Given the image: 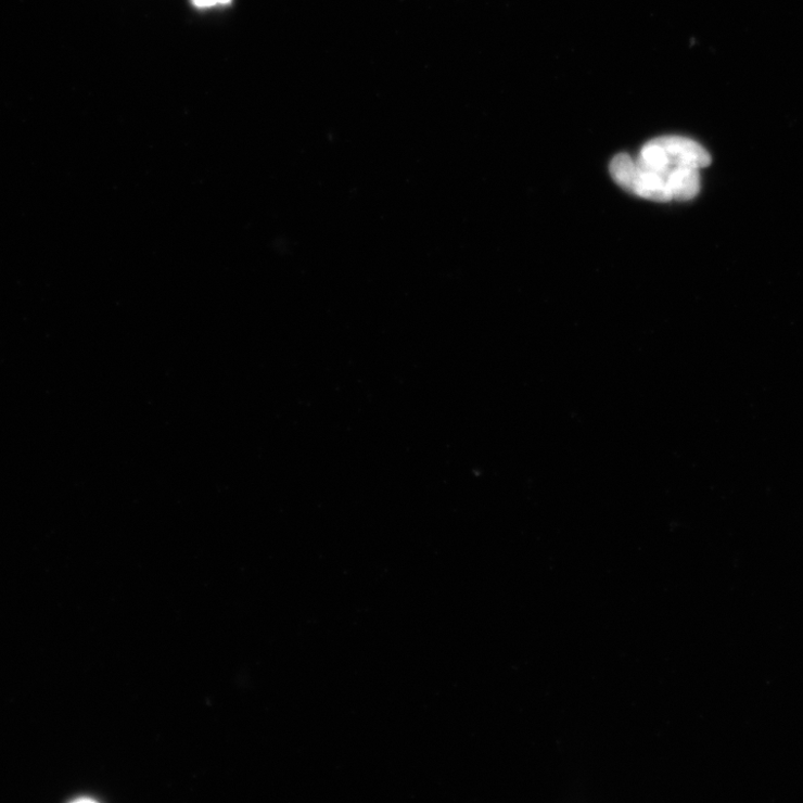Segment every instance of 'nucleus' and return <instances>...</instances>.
<instances>
[{"instance_id": "f03ea898", "label": "nucleus", "mask_w": 803, "mask_h": 803, "mask_svg": "<svg viewBox=\"0 0 803 803\" xmlns=\"http://www.w3.org/2000/svg\"><path fill=\"white\" fill-rule=\"evenodd\" d=\"M197 8H212L218 4H229L231 0H192Z\"/></svg>"}, {"instance_id": "f257e3e1", "label": "nucleus", "mask_w": 803, "mask_h": 803, "mask_svg": "<svg viewBox=\"0 0 803 803\" xmlns=\"http://www.w3.org/2000/svg\"><path fill=\"white\" fill-rule=\"evenodd\" d=\"M636 163L663 176L670 183L673 173L681 169H704L711 165L712 158L698 142L685 137L671 136L648 142L641 148Z\"/></svg>"}]
</instances>
